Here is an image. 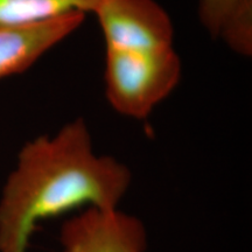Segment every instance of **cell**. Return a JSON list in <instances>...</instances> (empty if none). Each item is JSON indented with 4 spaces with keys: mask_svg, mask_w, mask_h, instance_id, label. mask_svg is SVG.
I'll use <instances>...</instances> for the list:
<instances>
[{
    "mask_svg": "<svg viewBox=\"0 0 252 252\" xmlns=\"http://www.w3.org/2000/svg\"><path fill=\"white\" fill-rule=\"evenodd\" d=\"M181 69L174 48L153 52L106 48V98L121 115L144 119L178 86Z\"/></svg>",
    "mask_w": 252,
    "mask_h": 252,
    "instance_id": "7a4b0ae2",
    "label": "cell"
},
{
    "mask_svg": "<svg viewBox=\"0 0 252 252\" xmlns=\"http://www.w3.org/2000/svg\"><path fill=\"white\" fill-rule=\"evenodd\" d=\"M86 14L70 13L27 26L0 25V80L20 74L83 23Z\"/></svg>",
    "mask_w": 252,
    "mask_h": 252,
    "instance_id": "5b68a950",
    "label": "cell"
},
{
    "mask_svg": "<svg viewBox=\"0 0 252 252\" xmlns=\"http://www.w3.org/2000/svg\"><path fill=\"white\" fill-rule=\"evenodd\" d=\"M200 20L239 55L252 54V0H200Z\"/></svg>",
    "mask_w": 252,
    "mask_h": 252,
    "instance_id": "8992f818",
    "label": "cell"
},
{
    "mask_svg": "<svg viewBox=\"0 0 252 252\" xmlns=\"http://www.w3.org/2000/svg\"><path fill=\"white\" fill-rule=\"evenodd\" d=\"M102 0H0V25L27 26L70 13L87 14Z\"/></svg>",
    "mask_w": 252,
    "mask_h": 252,
    "instance_id": "52a82bcc",
    "label": "cell"
},
{
    "mask_svg": "<svg viewBox=\"0 0 252 252\" xmlns=\"http://www.w3.org/2000/svg\"><path fill=\"white\" fill-rule=\"evenodd\" d=\"M131 173L96 156L83 119L24 145L0 198V252H27L37 222L88 206L117 209Z\"/></svg>",
    "mask_w": 252,
    "mask_h": 252,
    "instance_id": "6da1fadb",
    "label": "cell"
},
{
    "mask_svg": "<svg viewBox=\"0 0 252 252\" xmlns=\"http://www.w3.org/2000/svg\"><path fill=\"white\" fill-rule=\"evenodd\" d=\"M94 14L106 48L138 52L173 48V24L154 0H102Z\"/></svg>",
    "mask_w": 252,
    "mask_h": 252,
    "instance_id": "3957f363",
    "label": "cell"
},
{
    "mask_svg": "<svg viewBox=\"0 0 252 252\" xmlns=\"http://www.w3.org/2000/svg\"><path fill=\"white\" fill-rule=\"evenodd\" d=\"M60 241L63 252H145L147 234L135 216L88 208L65 220Z\"/></svg>",
    "mask_w": 252,
    "mask_h": 252,
    "instance_id": "277c9868",
    "label": "cell"
}]
</instances>
